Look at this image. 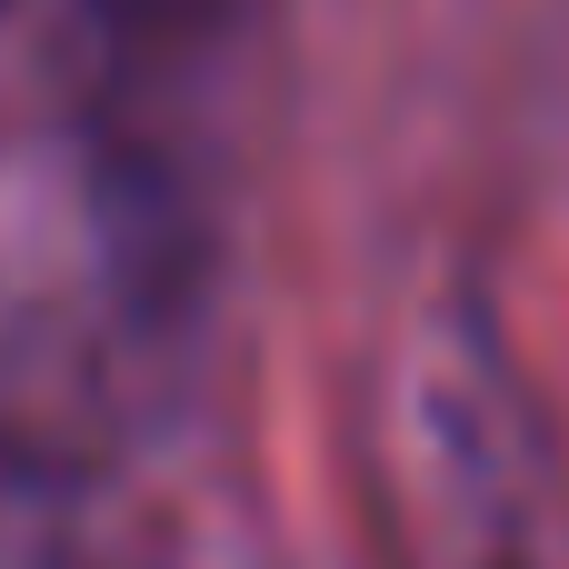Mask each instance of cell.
Wrapping results in <instances>:
<instances>
[{"label":"cell","mask_w":569,"mask_h":569,"mask_svg":"<svg viewBox=\"0 0 569 569\" xmlns=\"http://www.w3.org/2000/svg\"><path fill=\"white\" fill-rule=\"evenodd\" d=\"M360 520L380 569H569L560 430L470 280L410 290L370 340Z\"/></svg>","instance_id":"7a4b0ae2"},{"label":"cell","mask_w":569,"mask_h":569,"mask_svg":"<svg viewBox=\"0 0 569 569\" xmlns=\"http://www.w3.org/2000/svg\"><path fill=\"white\" fill-rule=\"evenodd\" d=\"M220 320L210 150L60 100L0 130V500L80 510L160 460Z\"/></svg>","instance_id":"6da1fadb"},{"label":"cell","mask_w":569,"mask_h":569,"mask_svg":"<svg viewBox=\"0 0 569 569\" xmlns=\"http://www.w3.org/2000/svg\"><path fill=\"white\" fill-rule=\"evenodd\" d=\"M0 10H10V0H0Z\"/></svg>","instance_id":"3957f363"}]
</instances>
